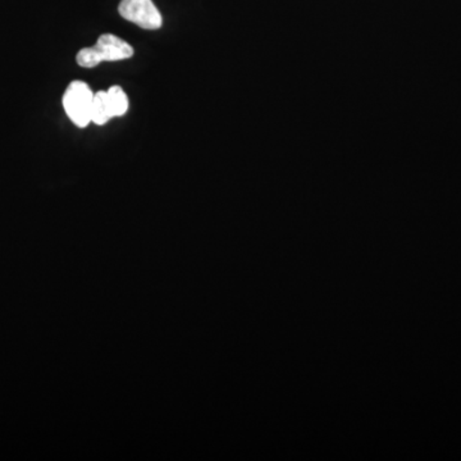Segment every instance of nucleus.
<instances>
[{
	"label": "nucleus",
	"instance_id": "20e7f679",
	"mask_svg": "<svg viewBox=\"0 0 461 461\" xmlns=\"http://www.w3.org/2000/svg\"><path fill=\"white\" fill-rule=\"evenodd\" d=\"M113 117V109H112L107 91H98V93L94 94L91 121L102 126V124L107 123Z\"/></svg>",
	"mask_w": 461,
	"mask_h": 461
},
{
	"label": "nucleus",
	"instance_id": "7ed1b4c3",
	"mask_svg": "<svg viewBox=\"0 0 461 461\" xmlns=\"http://www.w3.org/2000/svg\"><path fill=\"white\" fill-rule=\"evenodd\" d=\"M121 16L141 29L158 30L162 27L163 18L153 0H122L118 7Z\"/></svg>",
	"mask_w": 461,
	"mask_h": 461
},
{
	"label": "nucleus",
	"instance_id": "f257e3e1",
	"mask_svg": "<svg viewBox=\"0 0 461 461\" xmlns=\"http://www.w3.org/2000/svg\"><path fill=\"white\" fill-rule=\"evenodd\" d=\"M133 56V48L129 42L122 41L112 33H104L96 41L95 47L84 48L78 51V66L93 68L102 62L129 59Z\"/></svg>",
	"mask_w": 461,
	"mask_h": 461
},
{
	"label": "nucleus",
	"instance_id": "f03ea898",
	"mask_svg": "<svg viewBox=\"0 0 461 461\" xmlns=\"http://www.w3.org/2000/svg\"><path fill=\"white\" fill-rule=\"evenodd\" d=\"M93 100V91L89 85L83 81H74L69 84L63 95V108L67 115L80 129H84L91 122Z\"/></svg>",
	"mask_w": 461,
	"mask_h": 461
},
{
	"label": "nucleus",
	"instance_id": "39448f33",
	"mask_svg": "<svg viewBox=\"0 0 461 461\" xmlns=\"http://www.w3.org/2000/svg\"><path fill=\"white\" fill-rule=\"evenodd\" d=\"M109 100H111L112 109H113L114 117H122L129 109V99H127L126 93L122 87L112 86L107 91Z\"/></svg>",
	"mask_w": 461,
	"mask_h": 461
}]
</instances>
